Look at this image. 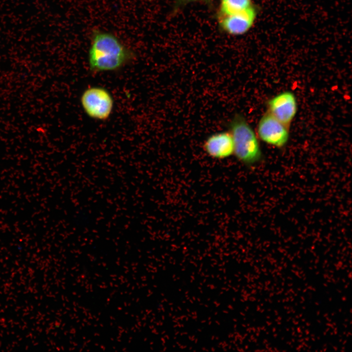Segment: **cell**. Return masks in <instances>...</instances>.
Returning a JSON list of instances; mask_svg holds the SVG:
<instances>
[{
	"mask_svg": "<svg viewBox=\"0 0 352 352\" xmlns=\"http://www.w3.org/2000/svg\"><path fill=\"white\" fill-rule=\"evenodd\" d=\"M80 103L89 118L105 121L112 112L114 102L112 95L106 88L92 86L83 91L80 97Z\"/></svg>",
	"mask_w": 352,
	"mask_h": 352,
	"instance_id": "3",
	"label": "cell"
},
{
	"mask_svg": "<svg viewBox=\"0 0 352 352\" xmlns=\"http://www.w3.org/2000/svg\"><path fill=\"white\" fill-rule=\"evenodd\" d=\"M236 158L246 166L260 162L263 157L259 139L246 118L241 114H235L229 125Z\"/></svg>",
	"mask_w": 352,
	"mask_h": 352,
	"instance_id": "2",
	"label": "cell"
},
{
	"mask_svg": "<svg viewBox=\"0 0 352 352\" xmlns=\"http://www.w3.org/2000/svg\"><path fill=\"white\" fill-rule=\"evenodd\" d=\"M259 140L279 149L287 144L289 128L266 111L259 119L256 130Z\"/></svg>",
	"mask_w": 352,
	"mask_h": 352,
	"instance_id": "4",
	"label": "cell"
},
{
	"mask_svg": "<svg viewBox=\"0 0 352 352\" xmlns=\"http://www.w3.org/2000/svg\"><path fill=\"white\" fill-rule=\"evenodd\" d=\"M182 1H185V2H193V1H196L200 0H182Z\"/></svg>",
	"mask_w": 352,
	"mask_h": 352,
	"instance_id": "9",
	"label": "cell"
},
{
	"mask_svg": "<svg viewBox=\"0 0 352 352\" xmlns=\"http://www.w3.org/2000/svg\"><path fill=\"white\" fill-rule=\"evenodd\" d=\"M266 111L282 123L290 127L298 111V102L295 94L285 90L275 95L266 102Z\"/></svg>",
	"mask_w": 352,
	"mask_h": 352,
	"instance_id": "5",
	"label": "cell"
},
{
	"mask_svg": "<svg viewBox=\"0 0 352 352\" xmlns=\"http://www.w3.org/2000/svg\"><path fill=\"white\" fill-rule=\"evenodd\" d=\"M253 6L251 0H220V16L233 15Z\"/></svg>",
	"mask_w": 352,
	"mask_h": 352,
	"instance_id": "8",
	"label": "cell"
},
{
	"mask_svg": "<svg viewBox=\"0 0 352 352\" xmlns=\"http://www.w3.org/2000/svg\"><path fill=\"white\" fill-rule=\"evenodd\" d=\"M136 58L135 52L113 33L94 29L88 51L90 71L99 73L120 69Z\"/></svg>",
	"mask_w": 352,
	"mask_h": 352,
	"instance_id": "1",
	"label": "cell"
},
{
	"mask_svg": "<svg viewBox=\"0 0 352 352\" xmlns=\"http://www.w3.org/2000/svg\"><path fill=\"white\" fill-rule=\"evenodd\" d=\"M203 149L208 156L214 159L230 157L234 153L231 134L229 132H221L211 135L205 140Z\"/></svg>",
	"mask_w": 352,
	"mask_h": 352,
	"instance_id": "7",
	"label": "cell"
},
{
	"mask_svg": "<svg viewBox=\"0 0 352 352\" xmlns=\"http://www.w3.org/2000/svg\"><path fill=\"white\" fill-rule=\"evenodd\" d=\"M255 8L251 7L239 13L220 16V27L231 35H241L248 31L255 21L257 12Z\"/></svg>",
	"mask_w": 352,
	"mask_h": 352,
	"instance_id": "6",
	"label": "cell"
}]
</instances>
